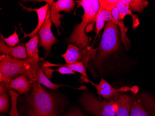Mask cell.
Returning a JSON list of instances; mask_svg holds the SVG:
<instances>
[{
  "instance_id": "6da1fadb",
  "label": "cell",
  "mask_w": 155,
  "mask_h": 116,
  "mask_svg": "<svg viewBox=\"0 0 155 116\" xmlns=\"http://www.w3.org/2000/svg\"><path fill=\"white\" fill-rule=\"evenodd\" d=\"M76 2L78 7H82L84 12L81 22L74 27L66 42L74 44L81 49H84L89 47L91 41V38L86 33L87 27L94 25L96 22L100 9V2L98 0H81L77 1Z\"/></svg>"
},
{
  "instance_id": "7a4b0ae2",
  "label": "cell",
  "mask_w": 155,
  "mask_h": 116,
  "mask_svg": "<svg viewBox=\"0 0 155 116\" xmlns=\"http://www.w3.org/2000/svg\"><path fill=\"white\" fill-rule=\"evenodd\" d=\"M32 83V91L28 102L29 104L28 116H57L55 99L42 88L38 82Z\"/></svg>"
},
{
  "instance_id": "3957f363",
  "label": "cell",
  "mask_w": 155,
  "mask_h": 116,
  "mask_svg": "<svg viewBox=\"0 0 155 116\" xmlns=\"http://www.w3.org/2000/svg\"><path fill=\"white\" fill-rule=\"evenodd\" d=\"M119 28L113 21L107 22L104 28L101 43L97 48L94 64L99 66L104 59L114 53L119 47Z\"/></svg>"
},
{
  "instance_id": "277c9868",
  "label": "cell",
  "mask_w": 155,
  "mask_h": 116,
  "mask_svg": "<svg viewBox=\"0 0 155 116\" xmlns=\"http://www.w3.org/2000/svg\"><path fill=\"white\" fill-rule=\"evenodd\" d=\"M80 103L84 110L95 116H116L118 109L112 99L102 100L90 92L83 93Z\"/></svg>"
},
{
  "instance_id": "5b68a950",
  "label": "cell",
  "mask_w": 155,
  "mask_h": 116,
  "mask_svg": "<svg viewBox=\"0 0 155 116\" xmlns=\"http://www.w3.org/2000/svg\"><path fill=\"white\" fill-rule=\"evenodd\" d=\"M35 61L32 58L20 60L8 55H1L0 56V74L10 82L15 77L24 75L27 68Z\"/></svg>"
},
{
  "instance_id": "8992f818",
  "label": "cell",
  "mask_w": 155,
  "mask_h": 116,
  "mask_svg": "<svg viewBox=\"0 0 155 116\" xmlns=\"http://www.w3.org/2000/svg\"><path fill=\"white\" fill-rule=\"evenodd\" d=\"M130 116H155V98L147 92L133 93Z\"/></svg>"
},
{
  "instance_id": "52a82bcc",
  "label": "cell",
  "mask_w": 155,
  "mask_h": 116,
  "mask_svg": "<svg viewBox=\"0 0 155 116\" xmlns=\"http://www.w3.org/2000/svg\"><path fill=\"white\" fill-rule=\"evenodd\" d=\"M97 49L88 47L84 49H81L79 47L72 44H69L66 52L62 55L66 64H71L78 62L83 63L87 69L88 62L91 60H94Z\"/></svg>"
},
{
  "instance_id": "ba28073f",
  "label": "cell",
  "mask_w": 155,
  "mask_h": 116,
  "mask_svg": "<svg viewBox=\"0 0 155 116\" xmlns=\"http://www.w3.org/2000/svg\"><path fill=\"white\" fill-rule=\"evenodd\" d=\"M44 63L43 59L39 61H34L27 68L23 75H25L29 78L31 83L38 82L41 84L51 89L56 90L63 86V85L56 84L50 81V79L44 73Z\"/></svg>"
},
{
  "instance_id": "9c48e42d",
  "label": "cell",
  "mask_w": 155,
  "mask_h": 116,
  "mask_svg": "<svg viewBox=\"0 0 155 116\" xmlns=\"http://www.w3.org/2000/svg\"><path fill=\"white\" fill-rule=\"evenodd\" d=\"M50 15L51 10L49 9L45 22L38 32L40 37L39 46L42 47L46 51L45 57L48 55L50 53L52 46L58 41V40L54 36L51 30L52 22L50 19Z\"/></svg>"
},
{
  "instance_id": "30bf717a",
  "label": "cell",
  "mask_w": 155,
  "mask_h": 116,
  "mask_svg": "<svg viewBox=\"0 0 155 116\" xmlns=\"http://www.w3.org/2000/svg\"><path fill=\"white\" fill-rule=\"evenodd\" d=\"M92 84L94 85L98 96L103 97L106 100H110L116 96L127 91H131L134 94L138 92V89L137 86H133L132 88L125 86L116 89L103 78H101V81L98 84H94L93 83Z\"/></svg>"
},
{
  "instance_id": "8fae6325",
  "label": "cell",
  "mask_w": 155,
  "mask_h": 116,
  "mask_svg": "<svg viewBox=\"0 0 155 116\" xmlns=\"http://www.w3.org/2000/svg\"><path fill=\"white\" fill-rule=\"evenodd\" d=\"M75 6V2L73 0H58L56 2H53L51 5V15L50 19L54 25L56 26L60 34L58 27L61 26V18L63 15L60 14L61 11H65L71 13Z\"/></svg>"
},
{
  "instance_id": "7c38bea8",
  "label": "cell",
  "mask_w": 155,
  "mask_h": 116,
  "mask_svg": "<svg viewBox=\"0 0 155 116\" xmlns=\"http://www.w3.org/2000/svg\"><path fill=\"white\" fill-rule=\"evenodd\" d=\"M53 2H54L53 1H48L47 4L45 6L41 7L40 8H27V7H25L23 5L20 4V5L23 8V9H25V10H27V11H29V12H31V11L36 12L38 19V24H37V26H36L35 28L30 34H25V32L23 30V29L22 28H21L22 33L24 34L23 39L27 37H32L36 35V34L39 32L40 29L41 28L42 26L44 24V22H45L48 11L50 9L51 5L53 3Z\"/></svg>"
},
{
  "instance_id": "4fadbf2b",
  "label": "cell",
  "mask_w": 155,
  "mask_h": 116,
  "mask_svg": "<svg viewBox=\"0 0 155 116\" xmlns=\"http://www.w3.org/2000/svg\"><path fill=\"white\" fill-rule=\"evenodd\" d=\"M0 52L1 55H8L20 60H26L28 58L24 45H18L15 47H9L1 38L0 39Z\"/></svg>"
},
{
  "instance_id": "5bb4252c",
  "label": "cell",
  "mask_w": 155,
  "mask_h": 116,
  "mask_svg": "<svg viewBox=\"0 0 155 116\" xmlns=\"http://www.w3.org/2000/svg\"><path fill=\"white\" fill-rule=\"evenodd\" d=\"M111 99L116 103L118 106L116 116H130L132 96L122 93Z\"/></svg>"
},
{
  "instance_id": "9a60e30c",
  "label": "cell",
  "mask_w": 155,
  "mask_h": 116,
  "mask_svg": "<svg viewBox=\"0 0 155 116\" xmlns=\"http://www.w3.org/2000/svg\"><path fill=\"white\" fill-rule=\"evenodd\" d=\"M8 87L14 89L20 94H26L31 89L32 83L25 75H21L16 77L10 81Z\"/></svg>"
},
{
  "instance_id": "2e32d148",
  "label": "cell",
  "mask_w": 155,
  "mask_h": 116,
  "mask_svg": "<svg viewBox=\"0 0 155 116\" xmlns=\"http://www.w3.org/2000/svg\"><path fill=\"white\" fill-rule=\"evenodd\" d=\"M117 7L119 12V21H123L126 15H129L132 17L133 19V24L132 27L134 28H137L139 25V19L137 15H136L132 13L130 8L127 4L124 2L123 0H118L117 3Z\"/></svg>"
},
{
  "instance_id": "e0dca14e",
  "label": "cell",
  "mask_w": 155,
  "mask_h": 116,
  "mask_svg": "<svg viewBox=\"0 0 155 116\" xmlns=\"http://www.w3.org/2000/svg\"><path fill=\"white\" fill-rule=\"evenodd\" d=\"M39 40V36L36 35L32 37L27 43L23 45L26 48L28 57L33 58L35 61H39L41 59L38 55L39 52L38 50Z\"/></svg>"
},
{
  "instance_id": "ac0fdd59",
  "label": "cell",
  "mask_w": 155,
  "mask_h": 116,
  "mask_svg": "<svg viewBox=\"0 0 155 116\" xmlns=\"http://www.w3.org/2000/svg\"><path fill=\"white\" fill-rule=\"evenodd\" d=\"M110 12H111L112 17H113L112 21L117 23L118 28H119V29L120 30L123 42L125 45L126 49H128L130 46V41L129 40L127 36L126 35L127 29L124 26L123 22V21H119L118 20L119 12H118V9H117V6L114 7V8L111 9Z\"/></svg>"
},
{
  "instance_id": "d6986e66",
  "label": "cell",
  "mask_w": 155,
  "mask_h": 116,
  "mask_svg": "<svg viewBox=\"0 0 155 116\" xmlns=\"http://www.w3.org/2000/svg\"><path fill=\"white\" fill-rule=\"evenodd\" d=\"M61 66H65L68 67L74 70L75 72H78L82 75L84 79L86 80H88L87 76V69L85 68L83 63L81 62H78L74 63L71 64H54L51 63L48 61L44 62L43 64V68H47L50 67H61Z\"/></svg>"
},
{
  "instance_id": "ffe728a7",
  "label": "cell",
  "mask_w": 155,
  "mask_h": 116,
  "mask_svg": "<svg viewBox=\"0 0 155 116\" xmlns=\"http://www.w3.org/2000/svg\"><path fill=\"white\" fill-rule=\"evenodd\" d=\"M124 2L127 4L131 11L141 13L148 4V2L143 0H123Z\"/></svg>"
},
{
  "instance_id": "44dd1931",
  "label": "cell",
  "mask_w": 155,
  "mask_h": 116,
  "mask_svg": "<svg viewBox=\"0 0 155 116\" xmlns=\"http://www.w3.org/2000/svg\"><path fill=\"white\" fill-rule=\"evenodd\" d=\"M8 92L11 98V108L9 112V116H20L17 109V99L19 94L11 89H9Z\"/></svg>"
},
{
  "instance_id": "7402d4cb",
  "label": "cell",
  "mask_w": 155,
  "mask_h": 116,
  "mask_svg": "<svg viewBox=\"0 0 155 116\" xmlns=\"http://www.w3.org/2000/svg\"><path fill=\"white\" fill-rule=\"evenodd\" d=\"M17 28H15V32L11 35L9 36L8 38H5L1 34V38L3 40L5 43L8 46L11 47H15L19 42V38L18 34L16 32Z\"/></svg>"
},
{
  "instance_id": "603a6c76",
  "label": "cell",
  "mask_w": 155,
  "mask_h": 116,
  "mask_svg": "<svg viewBox=\"0 0 155 116\" xmlns=\"http://www.w3.org/2000/svg\"><path fill=\"white\" fill-rule=\"evenodd\" d=\"M7 92L0 93V111L5 112L9 107V98Z\"/></svg>"
},
{
  "instance_id": "cb8c5ba5",
  "label": "cell",
  "mask_w": 155,
  "mask_h": 116,
  "mask_svg": "<svg viewBox=\"0 0 155 116\" xmlns=\"http://www.w3.org/2000/svg\"><path fill=\"white\" fill-rule=\"evenodd\" d=\"M118 0H100V7L109 11H111L114 7L117 6Z\"/></svg>"
},
{
  "instance_id": "d4e9b609",
  "label": "cell",
  "mask_w": 155,
  "mask_h": 116,
  "mask_svg": "<svg viewBox=\"0 0 155 116\" xmlns=\"http://www.w3.org/2000/svg\"><path fill=\"white\" fill-rule=\"evenodd\" d=\"M96 35H97L100 31L102 29L104 25V21L103 17L102 14L101 9H99L97 16L96 21Z\"/></svg>"
},
{
  "instance_id": "484cf974",
  "label": "cell",
  "mask_w": 155,
  "mask_h": 116,
  "mask_svg": "<svg viewBox=\"0 0 155 116\" xmlns=\"http://www.w3.org/2000/svg\"><path fill=\"white\" fill-rule=\"evenodd\" d=\"M53 71H57L62 75H75V71L70 68L68 67L65 66H61L57 69L54 70Z\"/></svg>"
},
{
  "instance_id": "4316f807",
  "label": "cell",
  "mask_w": 155,
  "mask_h": 116,
  "mask_svg": "<svg viewBox=\"0 0 155 116\" xmlns=\"http://www.w3.org/2000/svg\"><path fill=\"white\" fill-rule=\"evenodd\" d=\"M66 116H87L84 115L81 111L79 109H75L70 112Z\"/></svg>"
},
{
  "instance_id": "83f0119b",
  "label": "cell",
  "mask_w": 155,
  "mask_h": 116,
  "mask_svg": "<svg viewBox=\"0 0 155 116\" xmlns=\"http://www.w3.org/2000/svg\"><path fill=\"white\" fill-rule=\"evenodd\" d=\"M1 116H3V115H1Z\"/></svg>"
}]
</instances>
